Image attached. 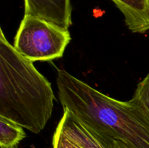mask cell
Segmentation results:
<instances>
[{
  "instance_id": "obj_10",
  "label": "cell",
  "mask_w": 149,
  "mask_h": 148,
  "mask_svg": "<svg viewBox=\"0 0 149 148\" xmlns=\"http://www.w3.org/2000/svg\"><path fill=\"white\" fill-rule=\"evenodd\" d=\"M113 145H114L115 148H128L124 144L120 142H118V141H113Z\"/></svg>"
},
{
  "instance_id": "obj_8",
  "label": "cell",
  "mask_w": 149,
  "mask_h": 148,
  "mask_svg": "<svg viewBox=\"0 0 149 148\" xmlns=\"http://www.w3.org/2000/svg\"><path fill=\"white\" fill-rule=\"evenodd\" d=\"M132 98L142 104L149 113V73L138 83Z\"/></svg>"
},
{
  "instance_id": "obj_1",
  "label": "cell",
  "mask_w": 149,
  "mask_h": 148,
  "mask_svg": "<svg viewBox=\"0 0 149 148\" xmlns=\"http://www.w3.org/2000/svg\"><path fill=\"white\" fill-rule=\"evenodd\" d=\"M57 86L63 109L81 123L128 148H149V113L135 99L112 98L63 69Z\"/></svg>"
},
{
  "instance_id": "obj_3",
  "label": "cell",
  "mask_w": 149,
  "mask_h": 148,
  "mask_svg": "<svg viewBox=\"0 0 149 148\" xmlns=\"http://www.w3.org/2000/svg\"><path fill=\"white\" fill-rule=\"evenodd\" d=\"M71 40L68 29L29 15L22 19L14 39L15 49L31 62L51 61L63 56Z\"/></svg>"
},
{
  "instance_id": "obj_9",
  "label": "cell",
  "mask_w": 149,
  "mask_h": 148,
  "mask_svg": "<svg viewBox=\"0 0 149 148\" xmlns=\"http://www.w3.org/2000/svg\"><path fill=\"white\" fill-rule=\"evenodd\" d=\"M52 148H80L56 128L52 137Z\"/></svg>"
},
{
  "instance_id": "obj_4",
  "label": "cell",
  "mask_w": 149,
  "mask_h": 148,
  "mask_svg": "<svg viewBox=\"0 0 149 148\" xmlns=\"http://www.w3.org/2000/svg\"><path fill=\"white\" fill-rule=\"evenodd\" d=\"M56 128L80 148H115L113 140L90 129L65 109Z\"/></svg>"
},
{
  "instance_id": "obj_6",
  "label": "cell",
  "mask_w": 149,
  "mask_h": 148,
  "mask_svg": "<svg viewBox=\"0 0 149 148\" xmlns=\"http://www.w3.org/2000/svg\"><path fill=\"white\" fill-rule=\"evenodd\" d=\"M125 17V25L134 33L149 30V0H111Z\"/></svg>"
},
{
  "instance_id": "obj_7",
  "label": "cell",
  "mask_w": 149,
  "mask_h": 148,
  "mask_svg": "<svg viewBox=\"0 0 149 148\" xmlns=\"http://www.w3.org/2000/svg\"><path fill=\"white\" fill-rule=\"evenodd\" d=\"M24 128L15 122L0 116V147L1 148H17L26 138Z\"/></svg>"
},
{
  "instance_id": "obj_5",
  "label": "cell",
  "mask_w": 149,
  "mask_h": 148,
  "mask_svg": "<svg viewBox=\"0 0 149 148\" xmlns=\"http://www.w3.org/2000/svg\"><path fill=\"white\" fill-rule=\"evenodd\" d=\"M71 0H24V15H29L68 29L72 25Z\"/></svg>"
},
{
  "instance_id": "obj_2",
  "label": "cell",
  "mask_w": 149,
  "mask_h": 148,
  "mask_svg": "<svg viewBox=\"0 0 149 148\" xmlns=\"http://www.w3.org/2000/svg\"><path fill=\"white\" fill-rule=\"evenodd\" d=\"M54 101L50 82L15 49L1 29L0 116L39 133L52 116Z\"/></svg>"
}]
</instances>
